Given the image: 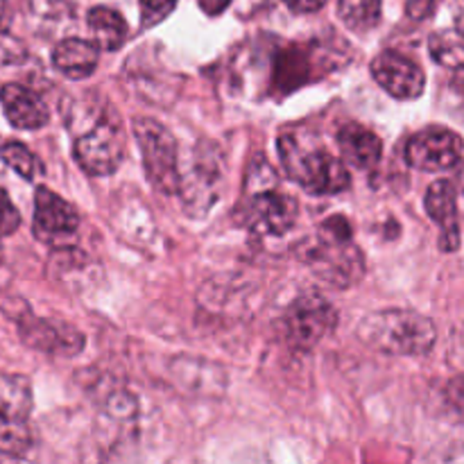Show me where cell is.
Listing matches in <instances>:
<instances>
[{
	"instance_id": "6da1fadb",
	"label": "cell",
	"mask_w": 464,
	"mask_h": 464,
	"mask_svg": "<svg viewBox=\"0 0 464 464\" xmlns=\"http://www.w3.org/2000/svg\"><path fill=\"white\" fill-rule=\"evenodd\" d=\"M299 256L317 279L349 288L365 275V258L352 240V225L343 216H334L317 229L313 238L299 245Z\"/></svg>"
},
{
	"instance_id": "7a4b0ae2",
	"label": "cell",
	"mask_w": 464,
	"mask_h": 464,
	"mask_svg": "<svg viewBox=\"0 0 464 464\" xmlns=\"http://www.w3.org/2000/svg\"><path fill=\"white\" fill-rule=\"evenodd\" d=\"M358 338L367 347L390 356H426L433 352L438 329L421 313L388 308L367 315L358 326Z\"/></svg>"
},
{
	"instance_id": "3957f363",
	"label": "cell",
	"mask_w": 464,
	"mask_h": 464,
	"mask_svg": "<svg viewBox=\"0 0 464 464\" xmlns=\"http://www.w3.org/2000/svg\"><path fill=\"white\" fill-rule=\"evenodd\" d=\"M279 157L285 175L308 195H335L352 184L344 161L304 134H281Z\"/></svg>"
},
{
	"instance_id": "277c9868",
	"label": "cell",
	"mask_w": 464,
	"mask_h": 464,
	"mask_svg": "<svg viewBox=\"0 0 464 464\" xmlns=\"http://www.w3.org/2000/svg\"><path fill=\"white\" fill-rule=\"evenodd\" d=\"M134 134L143 154V168L150 184L163 195H179L181 175L175 136L152 118H136Z\"/></svg>"
},
{
	"instance_id": "5b68a950",
	"label": "cell",
	"mask_w": 464,
	"mask_h": 464,
	"mask_svg": "<svg viewBox=\"0 0 464 464\" xmlns=\"http://www.w3.org/2000/svg\"><path fill=\"white\" fill-rule=\"evenodd\" d=\"M297 211V199L281 193L272 179L270 186H252L245 190L243 202L238 204V220L256 234L284 236L293 229Z\"/></svg>"
},
{
	"instance_id": "8992f818",
	"label": "cell",
	"mask_w": 464,
	"mask_h": 464,
	"mask_svg": "<svg viewBox=\"0 0 464 464\" xmlns=\"http://www.w3.org/2000/svg\"><path fill=\"white\" fill-rule=\"evenodd\" d=\"M335 324H338V311L322 295L306 293L295 299L284 313V338L295 349L308 352L329 338Z\"/></svg>"
},
{
	"instance_id": "52a82bcc",
	"label": "cell",
	"mask_w": 464,
	"mask_h": 464,
	"mask_svg": "<svg viewBox=\"0 0 464 464\" xmlns=\"http://www.w3.org/2000/svg\"><path fill=\"white\" fill-rule=\"evenodd\" d=\"M125 157V136L116 122L100 121L75 143V161L93 177H109L118 170Z\"/></svg>"
},
{
	"instance_id": "ba28073f",
	"label": "cell",
	"mask_w": 464,
	"mask_h": 464,
	"mask_svg": "<svg viewBox=\"0 0 464 464\" xmlns=\"http://www.w3.org/2000/svg\"><path fill=\"white\" fill-rule=\"evenodd\" d=\"M460 134L447 127H429L417 131L406 143V161L424 172L451 170L460 163Z\"/></svg>"
},
{
	"instance_id": "9c48e42d",
	"label": "cell",
	"mask_w": 464,
	"mask_h": 464,
	"mask_svg": "<svg viewBox=\"0 0 464 464\" xmlns=\"http://www.w3.org/2000/svg\"><path fill=\"white\" fill-rule=\"evenodd\" d=\"M77 227H80V216L75 207L59 198L54 190L39 186L34 195V222H32L36 240L53 247H63L77 234Z\"/></svg>"
},
{
	"instance_id": "30bf717a",
	"label": "cell",
	"mask_w": 464,
	"mask_h": 464,
	"mask_svg": "<svg viewBox=\"0 0 464 464\" xmlns=\"http://www.w3.org/2000/svg\"><path fill=\"white\" fill-rule=\"evenodd\" d=\"M372 77L379 82L385 93L397 100H415L426 89L424 71L415 62L392 50L381 53L372 62Z\"/></svg>"
},
{
	"instance_id": "8fae6325",
	"label": "cell",
	"mask_w": 464,
	"mask_h": 464,
	"mask_svg": "<svg viewBox=\"0 0 464 464\" xmlns=\"http://www.w3.org/2000/svg\"><path fill=\"white\" fill-rule=\"evenodd\" d=\"M18 331L27 347L57 356H77L84 349V335L71 324L50 322L44 317L25 315L18 322Z\"/></svg>"
},
{
	"instance_id": "7c38bea8",
	"label": "cell",
	"mask_w": 464,
	"mask_h": 464,
	"mask_svg": "<svg viewBox=\"0 0 464 464\" xmlns=\"http://www.w3.org/2000/svg\"><path fill=\"white\" fill-rule=\"evenodd\" d=\"M426 213L442 227L440 247L456 252L460 247V211H458L456 186L449 179H438L426 190Z\"/></svg>"
},
{
	"instance_id": "4fadbf2b",
	"label": "cell",
	"mask_w": 464,
	"mask_h": 464,
	"mask_svg": "<svg viewBox=\"0 0 464 464\" xmlns=\"http://www.w3.org/2000/svg\"><path fill=\"white\" fill-rule=\"evenodd\" d=\"M0 102H3V111L7 116L9 125L16 127V130L32 131L48 125V107L27 86L5 84L3 91H0Z\"/></svg>"
},
{
	"instance_id": "5bb4252c",
	"label": "cell",
	"mask_w": 464,
	"mask_h": 464,
	"mask_svg": "<svg viewBox=\"0 0 464 464\" xmlns=\"http://www.w3.org/2000/svg\"><path fill=\"white\" fill-rule=\"evenodd\" d=\"M338 148L344 161L361 170H372L379 166L381 154H383V143L379 136L358 122H347L340 127Z\"/></svg>"
},
{
	"instance_id": "9a60e30c",
	"label": "cell",
	"mask_w": 464,
	"mask_h": 464,
	"mask_svg": "<svg viewBox=\"0 0 464 464\" xmlns=\"http://www.w3.org/2000/svg\"><path fill=\"white\" fill-rule=\"evenodd\" d=\"M218 159L202 157L198 163H195L193 170L188 175L193 177H181L179 193L184 195L186 207L193 211V208H207L211 207L218 199V190H220L222 181V170L216 168Z\"/></svg>"
},
{
	"instance_id": "2e32d148",
	"label": "cell",
	"mask_w": 464,
	"mask_h": 464,
	"mask_svg": "<svg viewBox=\"0 0 464 464\" xmlns=\"http://www.w3.org/2000/svg\"><path fill=\"white\" fill-rule=\"evenodd\" d=\"M100 48L84 39H63L53 50V63L68 80H86L95 72Z\"/></svg>"
},
{
	"instance_id": "e0dca14e",
	"label": "cell",
	"mask_w": 464,
	"mask_h": 464,
	"mask_svg": "<svg viewBox=\"0 0 464 464\" xmlns=\"http://www.w3.org/2000/svg\"><path fill=\"white\" fill-rule=\"evenodd\" d=\"M89 27L95 45L107 53L121 48L127 39V21L111 7H93L89 12Z\"/></svg>"
},
{
	"instance_id": "ac0fdd59",
	"label": "cell",
	"mask_w": 464,
	"mask_h": 464,
	"mask_svg": "<svg viewBox=\"0 0 464 464\" xmlns=\"http://www.w3.org/2000/svg\"><path fill=\"white\" fill-rule=\"evenodd\" d=\"M32 412V385L21 374H0V415L27 421Z\"/></svg>"
},
{
	"instance_id": "d6986e66",
	"label": "cell",
	"mask_w": 464,
	"mask_h": 464,
	"mask_svg": "<svg viewBox=\"0 0 464 464\" xmlns=\"http://www.w3.org/2000/svg\"><path fill=\"white\" fill-rule=\"evenodd\" d=\"M383 0H338V16L353 32L374 30L381 23Z\"/></svg>"
},
{
	"instance_id": "ffe728a7",
	"label": "cell",
	"mask_w": 464,
	"mask_h": 464,
	"mask_svg": "<svg viewBox=\"0 0 464 464\" xmlns=\"http://www.w3.org/2000/svg\"><path fill=\"white\" fill-rule=\"evenodd\" d=\"M30 447L32 433L27 421L0 415V453L9 458H21L30 451Z\"/></svg>"
},
{
	"instance_id": "44dd1931",
	"label": "cell",
	"mask_w": 464,
	"mask_h": 464,
	"mask_svg": "<svg viewBox=\"0 0 464 464\" xmlns=\"http://www.w3.org/2000/svg\"><path fill=\"white\" fill-rule=\"evenodd\" d=\"M0 159L25 181H32L39 175H44V163L39 161V157L34 152H30L23 143H16V140L5 143L0 148Z\"/></svg>"
},
{
	"instance_id": "7402d4cb",
	"label": "cell",
	"mask_w": 464,
	"mask_h": 464,
	"mask_svg": "<svg viewBox=\"0 0 464 464\" xmlns=\"http://www.w3.org/2000/svg\"><path fill=\"white\" fill-rule=\"evenodd\" d=\"M430 53L440 63L449 68L462 66V36L460 32H447L430 39Z\"/></svg>"
},
{
	"instance_id": "603a6c76",
	"label": "cell",
	"mask_w": 464,
	"mask_h": 464,
	"mask_svg": "<svg viewBox=\"0 0 464 464\" xmlns=\"http://www.w3.org/2000/svg\"><path fill=\"white\" fill-rule=\"evenodd\" d=\"M140 5V25L152 27L166 21L177 7V0H139Z\"/></svg>"
},
{
	"instance_id": "cb8c5ba5",
	"label": "cell",
	"mask_w": 464,
	"mask_h": 464,
	"mask_svg": "<svg viewBox=\"0 0 464 464\" xmlns=\"http://www.w3.org/2000/svg\"><path fill=\"white\" fill-rule=\"evenodd\" d=\"M21 227V213L16 211L9 195L0 188V238L12 236Z\"/></svg>"
},
{
	"instance_id": "d4e9b609",
	"label": "cell",
	"mask_w": 464,
	"mask_h": 464,
	"mask_svg": "<svg viewBox=\"0 0 464 464\" xmlns=\"http://www.w3.org/2000/svg\"><path fill=\"white\" fill-rule=\"evenodd\" d=\"M440 3H442V0H408L406 14L412 21H426L429 16H433V12L438 9Z\"/></svg>"
},
{
	"instance_id": "484cf974",
	"label": "cell",
	"mask_w": 464,
	"mask_h": 464,
	"mask_svg": "<svg viewBox=\"0 0 464 464\" xmlns=\"http://www.w3.org/2000/svg\"><path fill=\"white\" fill-rule=\"evenodd\" d=\"M284 3L297 14H313V12H320V9L326 5V0H284Z\"/></svg>"
},
{
	"instance_id": "4316f807",
	"label": "cell",
	"mask_w": 464,
	"mask_h": 464,
	"mask_svg": "<svg viewBox=\"0 0 464 464\" xmlns=\"http://www.w3.org/2000/svg\"><path fill=\"white\" fill-rule=\"evenodd\" d=\"M229 3L231 0H199V7H202L207 14H211V16H216V14L225 12Z\"/></svg>"
},
{
	"instance_id": "83f0119b",
	"label": "cell",
	"mask_w": 464,
	"mask_h": 464,
	"mask_svg": "<svg viewBox=\"0 0 464 464\" xmlns=\"http://www.w3.org/2000/svg\"><path fill=\"white\" fill-rule=\"evenodd\" d=\"M7 30H9V7L5 0H0V39L7 36Z\"/></svg>"
}]
</instances>
